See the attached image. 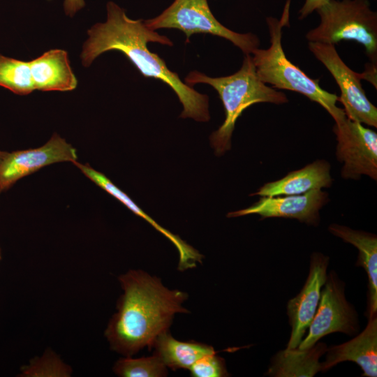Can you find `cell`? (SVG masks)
Wrapping results in <instances>:
<instances>
[{"mask_svg": "<svg viewBox=\"0 0 377 377\" xmlns=\"http://www.w3.org/2000/svg\"><path fill=\"white\" fill-rule=\"evenodd\" d=\"M84 6V0H65L64 8L66 15L73 16L79 10Z\"/></svg>", "mask_w": 377, "mask_h": 377, "instance_id": "cb8c5ba5", "label": "cell"}, {"mask_svg": "<svg viewBox=\"0 0 377 377\" xmlns=\"http://www.w3.org/2000/svg\"><path fill=\"white\" fill-rule=\"evenodd\" d=\"M156 355L167 368L189 369L202 356L216 352L212 346L193 341L175 339L168 331L160 334L151 345Z\"/></svg>", "mask_w": 377, "mask_h": 377, "instance_id": "d6986e66", "label": "cell"}, {"mask_svg": "<svg viewBox=\"0 0 377 377\" xmlns=\"http://www.w3.org/2000/svg\"><path fill=\"white\" fill-rule=\"evenodd\" d=\"M309 49L329 71L338 84L346 117L353 121L377 127V108L367 98L361 84V74L351 70L341 59L334 45L309 42Z\"/></svg>", "mask_w": 377, "mask_h": 377, "instance_id": "9c48e42d", "label": "cell"}, {"mask_svg": "<svg viewBox=\"0 0 377 377\" xmlns=\"http://www.w3.org/2000/svg\"><path fill=\"white\" fill-rule=\"evenodd\" d=\"M0 258H1V255H0Z\"/></svg>", "mask_w": 377, "mask_h": 377, "instance_id": "4316f807", "label": "cell"}, {"mask_svg": "<svg viewBox=\"0 0 377 377\" xmlns=\"http://www.w3.org/2000/svg\"><path fill=\"white\" fill-rule=\"evenodd\" d=\"M144 22L154 31L161 28L177 29L186 34V43L193 34L217 36L232 42L245 54H251L260 45L256 35L239 34L221 24L212 13L207 0H175L158 16Z\"/></svg>", "mask_w": 377, "mask_h": 377, "instance_id": "8992f818", "label": "cell"}, {"mask_svg": "<svg viewBox=\"0 0 377 377\" xmlns=\"http://www.w3.org/2000/svg\"><path fill=\"white\" fill-rule=\"evenodd\" d=\"M322 371L325 372L343 362L360 366L362 376H377V314L368 318L365 328L352 339L327 347Z\"/></svg>", "mask_w": 377, "mask_h": 377, "instance_id": "4fadbf2b", "label": "cell"}, {"mask_svg": "<svg viewBox=\"0 0 377 377\" xmlns=\"http://www.w3.org/2000/svg\"><path fill=\"white\" fill-rule=\"evenodd\" d=\"M359 330L358 313L346 299L344 282L332 270L327 274L321 289L317 310L308 328L307 334L298 348H309L323 337L334 332L353 336Z\"/></svg>", "mask_w": 377, "mask_h": 377, "instance_id": "52a82bcc", "label": "cell"}, {"mask_svg": "<svg viewBox=\"0 0 377 377\" xmlns=\"http://www.w3.org/2000/svg\"><path fill=\"white\" fill-rule=\"evenodd\" d=\"M290 0H287L281 18H267L270 45L267 49L254 50L251 54L258 78L274 87L300 93L320 105L333 118L335 124L343 121L346 115L337 105L339 96L322 89L318 80H313L293 64L282 47V29L289 26Z\"/></svg>", "mask_w": 377, "mask_h": 377, "instance_id": "277c9868", "label": "cell"}, {"mask_svg": "<svg viewBox=\"0 0 377 377\" xmlns=\"http://www.w3.org/2000/svg\"><path fill=\"white\" fill-rule=\"evenodd\" d=\"M329 232L353 245L358 250L356 266L362 267L367 274V318L377 314V236L363 230L332 223Z\"/></svg>", "mask_w": 377, "mask_h": 377, "instance_id": "2e32d148", "label": "cell"}, {"mask_svg": "<svg viewBox=\"0 0 377 377\" xmlns=\"http://www.w3.org/2000/svg\"><path fill=\"white\" fill-rule=\"evenodd\" d=\"M29 64L35 89L68 91L76 88L77 80L66 51L50 50Z\"/></svg>", "mask_w": 377, "mask_h": 377, "instance_id": "e0dca14e", "label": "cell"}, {"mask_svg": "<svg viewBox=\"0 0 377 377\" xmlns=\"http://www.w3.org/2000/svg\"><path fill=\"white\" fill-rule=\"evenodd\" d=\"M1 191H2V190L0 188V193H1Z\"/></svg>", "mask_w": 377, "mask_h": 377, "instance_id": "484cf974", "label": "cell"}, {"mask_svg": "<svg viewBox=\"0 0 377 377\" xmlns=\"http://www.w3.org/2000/svg\"><path fill=\"white\" fill-rule=\"evenodd\" d=\"M320 24L306 35L309 42L336 44L342 40L362 45L377 61V15L367 0H330L317 10Z\"/></svg>", "mask_w": 377, "mask_h": 377, "instance_id": "5b68a950", "label": "cell"}, {"mask_svg": "<svg viewBox=\"0 0 377 377\" xmlns=\"http://www.w3.org/2000/svg\"><path fill=\"white\" fill-rule=\"evenodd\" d=\"M332 183L330 163L326 160L318 159L302 168L290 172L280 179L267 182L251 195H300L316 189L330 188Z\"/></svg>", "mask_w": 377, "mask_h": 377, "instance_id": "9a60e30c", "label": "cell"}, {"mask_svg": "<svg viewBox=\"0 0 377 377\" xmlns=\"http://www.w3.org/2000/svg\"><path fill=\"white\" fill-rule=\"evenodd\" d=\"M107 12L106 22L94 24L87 31L89 38L80 55L82 65L89 66L107 51H120L144 77L158 79L172 89L183 105L181 117L209 121L208 96L184 83L178 74L168 68L164 60L147 46L149 42L172 46V41L149 29L142 20L128 18L124 10L112 1L107 4Z\"/></svg>", "mask_w": 377, "mask_h": 377, "instance_id": "6da1fadb", "label": "cell"}, {"mask_svg": "<svg viewBox=\"0 0 377 377\" xmlns=\"http://www.w3.org/2000/svg\"><path fill=\"white\" fill-rule=\"evenodd\" d=\"M77 159L76 149L57 133L38 148L0 151V188L8 189L17 180L50 164Z\"/></svg>", "mask_w": 377, "mask_h": 377, "instance_id": "30bf717a", "label": "cell"}, {"mask_svg": "<svg viewBox=\"0 0 377 377\" xmlns=\"http://www.w3.org/2000/svg\"><path fill=\"white\" fill-rule=\"evenodd\" d=\"M77 166L83 174L94 182L99 187L123 203L131 212L144 219L156 230L166 237L177 248L179 260L178 269L184 271L196 267L197 263H201L203 256L198 251L182 240L178 235H174L167 229L158 224L154 219L140 209L128 195L116 186L106 176L92 168L89 164H81L75 161Z\"/></svg>", "mask_w": 377, "mask_h": 377, "instance_id": "5bb4252c", "label": "cell"}, {"mask_svg": "<svg viewBox=\"0 0 377 377\" xmlns=\"http://www.w3.org/2000/svg\"><path fill=\"white\" fill-rule=\"evenodd\" d=\"M197 83L211 85L218 92L225 109L223 124L210 135L216 156L230 149L236 121L248 107L258 103L281 105L288 101L284 93L267 86L258 78L251 54H245L240 69L228 76L211 77L191 71L185 78V84L192 87Z\"/></svg>", "mask_w": 377, "mask_h": 377, "instance_id": "3957f363", "label": "cell"}, {"mask_svg": "<svg viewBox=\"0 0 377 377\" xmlns=\"http://www.w3.org/2000/svg\"><path fill=\"white\" fill-rule=\"evenodd\" d=\"M360 74L362 79L370 82L376 88V64H367L365 71Z\"/></svg>", "mask_w": 377, "mask_h": 377, "instance_id": "d4e9b609", "label": "cell"}, {"mask_svg": "<svg viewBox=\"0 0 377 377\" xmlns=\"http://www.w3.org/2000/svg\"><path fill=\"white\" fill-rule=\"evenodd\" d=\"M330 201L329 193L316 189L300 195L261 197L250 207L229 212V218L258 214L262 219L284 218L298 220L309 226H318L320 209Z\"/></svg>", "mask_w": 377, "mask_h": 377, "instance_id": "7c38bea8", "label": "cell"}, {"mask_svg": "<svg viewBox=\"0 0 377 377\" xmlns=\"http://www.w3.org/2000/svg\"><path fill=\"white\" fill-rule=\"evenodd\" d=\"M124 294L117 303L105 334L114 351L131 357L168 331L177 313H188L183 306L188 295L170 290L161 280L142 270L119 276Z\"/></svg>", "mask_w": 377, "mask_h": 377, "instance_id": "7a4b0ae2", "label": "cell"}, {"mask_svg": "<svg viewBox=\"0 0 377 377\" xmlns=\"http://www.w3.org/2000/svg\"><path fill=\"white\" fill-rule=\"evenodd\" d=\"M193 377H226L229 376L224 359L216 352L198 359L188 369Z\"/></svg>", "mask_w": 377, "mask_h": 377, "instance_id": "7402d4cb", "label": "cell"}, {"mask_svg": "<svg viewBox=\"0 0 377 377\" xmlns=\"http://www.w3.org/2000/svg\"><path fill=\"white\" fill-rule=\"evenodd\" d=\"M114 371L122 377H163L168 375V368L154 354L140 358H121L115 363Z\"/></svg>", "mask_w": 377, "mask_h": 377, "instance_id": "44dd1931", "label": "cell"}, {"mask_svg": "<svg viewBox=\"0 0 377 377\" xmlns=\"http://www.w3.org/2000/svg\"><path fill=\"white\" fill-rule=\"evenodd\" d=\"M330 258L320 252L311 256L309 272L300 291L287 304V314L291 327L286 348H297L304 339L317 310L320 293L327 276Z\"/></svg>", "mask_w": 377, "mask_h": 377, "instance_id": "8fae6325", "label": "cell"}, {"mask_svg": "<svg viewBox=\"0 0 377 377\" xmlns=\"http://www.w3.org/2000/svg\"><path fill=\"white\" fill-rule=\"evenodd\" d=\"M330 0H305L304 6L300 9V20H302L310 15L313 11L316 10L321 6L324 5Z\"/></svg>", "mask_w": 377, "mask_h": 377, "instance_id": "603a6c76", "label": "cell"}, {"mask_svg": "<svg viewBox=\"0 0 377 377\" xmlns=\"http://www.w3.org/2000/svg\"><path fill=\"white\" fill-rule=\"evenodd\" d=\"M325 343L318 341L306 349L280 350L271 360L267 375L273 377H313L322 371L320 358L325 354Z\"/></svg>", "mask_w": 377, "mask_h": 377, "instance_id": "ac0fdd59", "label": "cell"}, {"mask_svg": "<svg viewBox=\"0 0 377 377\" xmlns=\"http://www.w3.org/2000/svg\"><path fill=\"white\" fill-rule=\"evenodd\" d=\"M335 155L342 163L341 176L358 180L362 175L377 179V133L362 124L349 119L335 124Z\"/></svg>", "mask_w": 377, "mask_h": 377, "instance_id": "ba28073f", "label": "cell"}, {"mask_svg": "<svg viewBox=\"0 0 377 377\" xmlns=\"http://www.w3.org/2000/svg\"><path fill=\"white\" fill-rule=\"evenodd\" d=\"M0 86L18 95H27L35 90L29 61L0 54Z\"/></svg>", "mask_w": 377, "mask_h": 377, "instance_id": "ffe728a7", "label": "cell"}]
</instances>
